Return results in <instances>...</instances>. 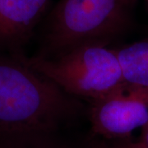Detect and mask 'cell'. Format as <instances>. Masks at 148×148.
I'll use <instances>...</instances> for the list:
<instances>
[{
    "label": "cell",
    "instance_id": "obj_1",
    "mask_svg": "<svg viewBox=\"0 0 148 148\" xmlns=\"http://www.w3.org/2000/svg\"><path fill=\"white\" fill-rule=\"evenodd\" d=\"M77 110L67 93L16 57L0 58L2 143L51 135Z\"/></svg>",
    "mask_w": 148,
    "mask_h": 148
},
{
    "label": "cell",
    "instance_id": "obj_2",
    "mask_svg": "<svg viewBox=\"0 0 148 148\" xmlns=\"http://www.w3.org/2000/svg\"><path fill=\"white\" fill-rule=\"evenodd\" d=\"M109 43L91 41L49 58L16 57L69 95L99 100L125 84L115 49Z\"/></svg>",
    "mask_w": 148,
    "mask_h": 148
},
{
    "label": "cell",
    "instance_id": "obj_3",
    "mask_svg": "<svg viewBox=\"0 0 148 148\" xmlns=\"http://www.w3.org/2000/svg\"><path fill=\"white\" fill-rule=\"evenodd\" d=\"M130 8L126 0H59L44 28V57L84 43L110 44L131 26Z\"/></svg>",
    "mask_w": 148,
    "mask_h": 148
},
{
    "label": "cell",
    "instance_id": "obj_4",
    "mask_svg": "<svg viewBox=\"0 0 148 148\" xmlns=\"http://www.w3.org/2000/svg\"><path fill=\"white\" fill-rule=\"evenodd\" d=\"M93 134L106 140H127L148 122V91L126 83L99 100L91 101Z\"/></svg>",
    "mask_w": 148,
    "mask_h": 148
},
{
    "label": "cell",
    "instance_id": "obj_5",
    "mask_svg": "<svg viewBox=\"0 0 148 148\" xmlns=\"http://www.w3.org/2000/svg\"><path fill=\"white\" fill-rule=\"evenodd\" d=\"M48 0H0V42L17 44L30 36Z\"/></svg>",
    "mask_w": 148,
    "mask_h": 148
},
{
    "label": "cell",
    "instance_id": "obj_6",
    "mask_svg": "<svg viewBox=\"0 0 148 148\" xmlns=\"http://www.w3.org/2000/svg\"><path fill=\"white\" fill-rule=\"evenodd\" d=\"M127 85L148 91V39L115 48Z\"/></svg>",
    "mask_w": 148,
    "mask_h": 148
},
{
    "label": "cell",
    "instance_id": "obj_7",
    "mask_svg": "<svg viewBox=\"0 0 148 148\" xmlns=\"http://www.w3.org/2000/svg\"><path fill=\"white\" fill-rule=\"evenodd\" d=\"M0 148H66L52 140L51 135L40 136L21 142L2 143Z\"/></svg>",
    "mask_w": 148,
    "mask_h": 148
},
{
    "label": "cell",
    "instance_id": "obj_8",
    "mask_svg": "<svg viewBox=\"0 0 148 148\" xmlns=\"http://www.w3.org/2000/svg\"><path fill=\"white\" fill-rule=\"evenodd\" d=\"M115 143L119 147V148H148L142 142H140V141L134 142V141H132L131 139L116 141Z\"/></svg>",
    "mask_w": 148,
    "mask_h": 148
},
{
    "label": "cell",
    "instance_id": "obj_9",
    "mask_svg": "<svg viewBox=\"0 0 148 148\" xmlns=\"http://www.w3.org/2000/svg\"><path fill=\"white\" fill-rule=\"evenodd\" d=\"M92 148H119L116 143H111L106 142V141H97L95 142L92 145Z\"/></svg>",
    "mask_w": 148,
    "mask_h": 148
},
{
    "label": "cell",
    "instance_id": "obj_10",
    "mask_svg": "<svg viewBox=\"0 0 148 148\" xmlns=\"http://www.w3.org/2000/svg\"><path fill=\"white\" fill-rule=\"evenodd\" d=\"M139 141L142 142L148 147V122L142 127V132H141Z\"/></svg>",
    "mask_w": 148,
    "mask_h": 148
},
{
    "label": "cell",
    "instance_id": "obj_11",
    "mask_svg": "<svg viewBox=\"0 0 148 148\" xmlns=\"http://www.w3.org/2000/svg\"><path fill=\"white\" fill-rule=\"evenodd\" d=\"M138 0H126V2H127V3L129 5L130 8H132V6H134L136 3H137V2H138Z\"/></svg>",
    "mask_w": 148,
    "mask_h": 148
},
{
    "label": "cell",
    "instance_id": "obj_12",
    "mask_svg": "<svg viewBox=\"0 0 148 148\" xmlns=\"http://www.w3.org/2000/svg\"><path fill=\"white\" fill-rule=\"evenodd\" d=\"M144 1H145V2L147 3V6H148V0H144Z\"/></svg>",
    "mask_w": 148,
    "mask_h": 148
}]
</instances>
